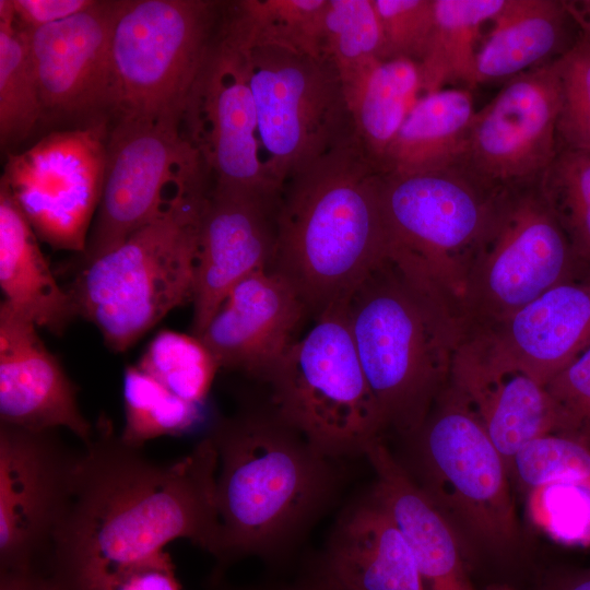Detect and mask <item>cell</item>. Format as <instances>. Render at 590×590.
I'll list each match as a JSON object with an SVG mask.
<instances>
[{"instance_id":"52a82bcc","label":"cell","mask_w":590,"mask_h":590,"mask_svg":"<svg viewBox=\"0 0 590 590\" xmlns=\"http://www.w3.org/2000/svg\"><path fill=\"white\" fill-rule=\"evenodd\" d=\"M272 413L321 455L365 456L386 430L346 319V303L316 318L264 379Z\"/></svg>"},{"instance_id":"603a6c76","label":"cell","mask_w":590,"mask_h":590,"mask_svg":"<svg viewBox=\"0 0 590 590\" xmlns=\"http://www.w3.org/2000/svg\"><path fill=\"white\" fill-rule=\"evenodd\" d=\"M365 457L375 472L371 491L409 542L427 590H474L465 546L445 514L414 482L382 438Z\"/></svg>"},{"instance_id":"ee69618b","label":"cell","mask_w":590,"mask_h":590,"mask_svg":"<svg viewBox=\"0 0 590 590\" xmlns=\"http://www.w3.org/2000/svg\"><path fill=\"white\" fill-rule=\"evenodd\" d=\"M543 590H590V568L555 574Z\"/></svg>"},{"instance_id":"7bdbcfd3","label":"cell","mask_w":590,"mask_h":590,"mask_svg":"<svg viewBox=\"0 0 590 590\" xmlns=\"http://www.w3.org/2000/svg\"><path fill=\"white\" fill-rule=\"evenodd\" d=\"M0 590H61L50 579L38 576L34 570H8L1 576Z\"/></svg>"},{"instance_id":"d590c367","label":"cell","mask_w":590,"mask_h":590,"mask_svg":"<svg viewBox=\"0 0 590 590\" xmlns=\"http://www.w3.org/2000/svg\"><path fill=\"white\" fill-rule=\"evenodd\" d=\"M508 472L524 493L548 484L587 482L590 447L559 434H545L512 457Z\"/></svg>"},{"instance_id":"484cf974","label":"cell","mask_w":590,"mask_h":590,"mask_svg":"<svg viewBox=\"0 0 590 590\" xmlns=\"http://www.w3.org/2000/svg\"><path fill=\"white\" fill-rule=\"evenodd\" d=\"M38 237L8 189L0 185V287L4 302L37 327L60 335L78 317L38 244Z\"/></svg>"},{"instance_id":"7402d4cb","label":"cell","mask_w":590,"mask_h":590,"mask_svg":"<svg viewBox=\"0 0 590 590\" xmlns=\"http://www.w3.org/2000/svg\"><path fill=\"white\" fill-rule=\"evenodd\" d=\"M319 578L335 590H427L409 542L371 489L339 517Z\"/></svg>"},{"instance_id":"5bb4252c","label":"cell","mask_w":590,"mask_h":590,"mask_svg":"<svg viewBox=\"0 0 590 590\" xmlns=\"http://www.w3.org/2000/svg\"><path fill=\"white\" fill-rule=\"evenodd\" d=\"M181 127L212 182L282 190L268 176L259 151L245 50L226 2L187 99Z\"/></svg>"},{"instance_id":"7a4b0ae2","label":"cell","mask_w":590,"mask_h":590,"mask_svg":"<svg viewBox=\"0 0 590 590\" xmlns=\"http://www.w3.org/2000/svg\"><path fill=\"white\" fill-rule=\"evenodd\" d=\"M380 178L354 135L283 184L269 270L316 318L346 303L389 257Z\"/></svg>"},{"instance_id":"d6986e66","label":"cell","mask_w":590,"mask_h":590,"mask_svg":"<svg viewBox=\"0 0 590 590\" xmlns=\"http://www.w3.org/2000/svg\"><path fill=\"white\" fill-rule=\"evenodd\" d=\"M120 2L95 1L63 21L25 31L44 117L111 110V34Z\"/></svg>"},{"instance_id":"6da1fadb","label":"cell","mask_w":590,"mask_h":590,"mask_svg":"<svg viewBox=\"0 0 590 590\" xmlns=\"http://www.w3.org/2000/svg\"><path fill=\"white\" fill-rule=\"evenodd\" d=\"M217 468L210 435L180 459L157 463L101 417L81 452L73 499L55 538L52 580L62 590H84L101 574L178 539L219 557Z\"/></svg>"},{"instance_id":"83f0119b","label":"cell","mask_w":590,"mask_h":590,"mask_svg":"<svg viewBox=\"0 0 590 590\" xmlns=\"http://www.w3.org/2000/svg\"><path fill=\"white\" fill-rule=\"evenodd\" d=\"M341 80L355 138L381 173L391 142L422 95L418 66L404 58L380 59Z\"/></svg>"},{"instance_id":"3957f363","label":"cell","mask_w":590,"mask_h":590,"mask_svg":"<svg viewBox=\"0 0 590 590\" xmlns=\"http://www.w3.org/2000/svg\"><path fill=\"white\" fill-rule=\"evenodd\" d=\"M210 436L219 455V557L276 554L311 522L337 488V461L272 412L225 418Z\"/></svg>"},{"instance_id":"bcb514c9","label":"cell","mask_w":590,"mask_h":590,"mask_svg":"<svg viewBox=\"0 0 590 590\" xmlns=\"http://www.w3.org/2000/svg\"><path fill=\"white\" fill-rule=\"evenodd\" d=\"M485 590H518V589L507 583H493V585L487 586Z\"/></svg>"},{"instance_id":"4fadbf2b","label":"cell","mask_w":590,"mask_h":590,"mask_svg":"<svg viewBox=\"0 0 590 590\" xmlns=\"http://www.w3.org/2000/svg\"><path fill=\"white\" fill-rule=\"evenodd\" d=\"M108 133L107 121L95 120L8 156L0 185L56 250L85 251L104 189Z\"/></svg>"},{"instance_id":"4dcf8cb0","label":"cell","mask_w":590,"mask_h":590,"mask_svg":"<svg viewBox=\"0 0 590 590\" xmlns=\"http://www.w3.org/2000/svg\"><path fill=\"white\" fill-rule=\"evenodd\" d=\"M122 397L125 424L119 436L132 447L187 434L200 418L199 404L174 394L137 365L125 370Z\"/></svg>"},{"instance_id":"cb8c5ba5","label":"cell","mask_w":590,"mask_h":590,"mask_svg":"<svg viewBox=\"0 0 590 590\" xmlns=\"http://www.w3.org/2000/svg\"><path fill=\"white\" fill-rule=\"evenodd\" d=\"M449 382L465 397L507 469L524 445L554 432L545 387L520 370L485 368L458 349Z\"/></svg>"},{"instance_id":"9a60e30c","label":"cell","mask_w":590,"mask_h":590,"mask_svg":"<svg viewBox=\"0 0 590 590\" xmlns=\"http://www.w3.org/2000/svg\"><path fill=\"white\" fill-rule=\"evenodd\" d=\"M57 430L0 424V560L3 571L33 570L50 557L71 506L81 452Z\"/></svg>"},{"instance_id":"277c9868","label":"cell","mask_w":590,"mask_h":590,"mask_svg":"<svg viewBox=\"0 0 590 590\" xmlns=\"http://www.w3.org/2000/svg\"><path fill=\"white\" fill-rule=\"evenodd\" d=\"M346 319L386 430L411 437L449 384L459 317L389 256L352 293Z\"/></svg>"},{"instance_id":"f35d334b","label":"cell","mask_w":590,"mask_h":590,"mask_svg":"<svg viewBox=\"0 0 590 590\" xmlns=\"http://www.w3.org/2000/svg\"><path fill=\"white\" fill-rule=\"evenodd\" d=\"M384 39L386 59H423L434 28V0H374Z\"/></svg>"},{"instance_id":"60d3db41","label":"cell","mask_w":590,"mask_h":590,"mask_svg":"<svg viewBox=\"0 0 590 590\" xmlns=\"http://www.w3.org/2000/svg\"><path fill=\"white\" fill-rule=\"evenodd\" d=\"M84 590H181V586L163 550L101 574Z\"/></svg>"},{"instance_id":"ffe728a7","label":"cell","mask_w":590,"mask_h":590,"mask_svg":"<svg viewBox=\"0 0 590 590\" xmlns=\"http://www.w3.org/2000/svg\"><path fill=\"white\" fill-rule=\"evenodd\" d=\"M37 326L0 304V424L33 432L67 428L84 445L94 426L82 414L75 385L47 349Z\"/></svg>"},{"instance_id":"4316f807","label":"cell","mask_w":590,"mask_h":590,"mask_svg":"<svg viewBox=\"0 0 590 590\" xmlns=\"http://www.w3.org/2000/svg\"><path fill=\"white\" fill-rule=\"evenodd\" d=\"M475 111L465 88L421 95L391 142L381 174L413 175L460 163Z\"/></svg>"},{"instance_id":"44dd1931","label":"cell","mask_w":590,"mask_h":590,"mask_svg":"<svg viewBox=\"0 0 590 590\" xmlns=\"http://www.w3.org/2000/svg\"><path fill=\"white\" fill-rule=\"evenodd\" d=\"M306 308L278 273L264 269L240 281L198 337L220 368L266 379L295 342Z\"/></svg>"},{"instance_id":"e0dca14e","label":"cell","mask_w":590,"mask_h":590,"mask_svg":"<svg viewBox=\"0 0 590 590\" xmlns=\"http://www.w3.org/2000/svg\"><path fill=\"white\" fill-rule=\"evenodd\" d=\"M280 193L214 182L206 189L198 219L193 335L240 281L270 268Z\"/></svg>"},{"instance_id":"d4e9b609","label":"cell","mask_w":590,"mask_h":590,"mask_svg":"<svg viewBox=\"0 0 590 590\" xmlns=\"http://www.w3.org/2000/svg\"><path fill=\"white\" fill-rule=\"evenodd\" d=\"M479 47L477 84L510 80L564 56L580 37L568 1L505 0Z\"/></svg>"},{"instance_id":"f546056e","label":"cell","mask_w":590,"mask_h":590,"mask_svg":"<svg viewBox=\"0 0 590 590\" xmlns=\"http://www.w3.org/2000/svg\"><path fill=\"white\" fill-rule=\"evenodd\" d=\"M44 118L27 33L15 23L11 0H0V140L25 139Z\"/></svg>"},{"instance_id":"5b68a950","label":"cell","mask_w":590,"mask_h":590,"mask_svg":"<svg viewBox=\"0 0 590 590\" xmlns=\"http://www.w3.org/2000/svg\"><path fill=\"white\" fill-rule=\"evenodd\" d=\"M208 187L179 189L156 219L76 273L68 291L78 317L94 324L110 350L127 351L168 312L192 303Z\"/></svg>"},{"instance_id":"e575fe53","label":"cell","mask_w":590,"mask_h":590,"mask_svg":"<svg viewBox=\"0 0 590 590\" xmlns=\"http://www.w3.org/2000/svg\"><path fill=\"white\" fill-rule=\"evenodd\" d=\"M540 186L575 253L590 269V152L558 150Z\"/></svg>"},{"instance_id":"74e56055","label":"cell","mask_w":590,"mask_h":590,"mask_svg":"<svg viewBox=\"0 0 590 590\" xmlns=\"http://www.w3.org/2000/svg\"><path fill=\"white\" fill-rule=\"evenodd\" d=\"M531 521L555 540H590V481L555 483L527 493Z\"/></svg>"},{"instance_id":"1f68e13d","label":"cell","mask_w":590,"mask_h":590,"mask_svg":"<svg viewBox=\"0 0 590 590\" xmlns=\"http://www.w3.org/2000/svg\"><path fill=\"white\" fill-rule=\"evenodd\" d=\"M328 0H241L231 2L247 39L320 56V33Z\"/></svg>"},{"instance_id":"9c48e42d","label":"cell","mask_w":590,"mask_h":590,"mask_svg":"<svg viewBox=\"0 0 590 590\" xmlns=\"http://www.w3.org/2000/svg\"><path fill=\"white\" fill-rule=\"evenodd\" d=\"M589 271L548 205L540 178L504 188L473 255L460 311L463 335L500 322Z\"/></svg>"},{"instance_id":"ac0fdd59","label":"cell","mask_w":590,"mask_h":590,"mask_svg":"<svg viewBox=\"0 0 590 590\" xmlns=\"http://www.w3.org/2000/svg\"><path fill=\"white\" fill-rule=\"evenodd\" d=\"M590 345V271L565 281L459 349L493 370H520L542 386Z\"/></svg>"},{"instance_id":"7c38bea8","label":"cell","mask_w":590,"mask_h":590,"mask_svg":"<svg viewBox=\"0 0 590 590\" xmlns=\"http://www.w3.org/2000/svg\"><path fill=\"white\" fill-rule=\"evenodd\" d=\"M182 117L120 118L109 130L103 194L82 264L120 245L156 219L169 186L208 182L202 161L185 137Z\"/></svg>"},{"instance_id":"2e32d148","label":"cell","mask_w":590,"mask_h":590,"mask_svg":"<svg viewBox=\"0 0 590 590\" xmlns=\"http://www.w3.org/2000/svg\"><path fill=\"white\" fill-rule=\"evenodd\" d=\"M557 60L521 73L475 111L461 164L497 189L534 181L558 152Z\"/></svg>"},{"instance_id":"b9f144b4","label":"cell","mask_w":590,"mask_h":590,"mask_svg":"<svg viewBox=\"0 0 590 590\" xmlns=\"http://www.w3.org/2000/svg\"><path fill=\"white\" fill-rule=\"evenodd\" d=\"M15 23L23 31H34L88 9L95 0H11Z\"/></svg>"},{"instance_id":"ba28073f","label":"cell","mask_w":590,"mask_h":590,"mask_svg":"<svg viewBox=\"0 0 590 590\" xmlns=\"http://www.w3.org/2000/svg\"><path fill=\"white\" fill-rule=\"evenodd\" d=\"M503 189L486 185L461 163L413 175L381 174L389 256L460 321L473 255Z\"/></svg>"},{"instance_id":"8fae6325","label":"cell","mask_w":590,"mask_h":590,"mask_svg":"<svg viewBox=\"0 0 590 590\" xmlns=\"http://www.w3.org/2000/svg\"><path fill=\"white\" fill-rule=\"evenodd\" d=\"M241 39L260 145L270 179L283 187L295 172L354 137L342 80L327 59Z\"/></svg>"},{"instance_id":"f6af8a7d","label":"cell","mask_w":590,"mask_h":590,"mask_svg":"<svg viewBox=\"0 0 590 590\" xmlns=\"http://www.w3.org/2000/svg\"><path fill=\"white\" fill-rule=\"evenodd\" d=\"M297 590H335L332 587H330L328 583H326L323 580L318 578L315 582H311L309 585H305Z\"/></svg>"},{"instance_id":"f1b7e54d","label":"cell","mask_w":590,"mask_h":590,"mask_svg":"<svg viewBox=\"0 0 590 590\" xmlns=\"http://www.w3.org/2000/svg\"><path fill=\"white\" fill-rule=\"evenodd\" d=\"M505 0H434V28L417 64L422 95L452 87L472 91L477 84L476 59L482 26Z\"/></svg>"},{"instance_id":"30bf717a","label":"cell","mask_w":590,"mask_h":590,"mask_svg":"<svg viewBox=\"0 0 590 590\" xmlns=\"http://www.w3.org/2000/svg\"><path fill=\"white\" fill-rule=\"evenodd\" d=\"M225 2L122 0L111 34L116 119L182 117Z\"/></svg>"},{"instance_id":"d6a6232c","label":"cell","mask_w":590,"mask_h":590,"mask_svg":"<svg viewBox=\"0 0 590 590\" xmlns=\"http://www.w3.org/2000/svg\"><path fill=\"white\" fill-rule=\"evenodd\" d=\"M320 56L341 79L386 59L382 28L374 0H328L321 24Z\"/></svg>"},{"instance_id":"8d00e7d4","label":"cell","mask_w":590,"mask_h":590,"mask_svg":"<svg viewBox=\"0 0 590 590\" xmlns=\"http://www.w3.org/2000/svg\"><path fill=\"white\" fill-rule=\"evenodd\" d=\"M560 108L558 150L590 152V36L581 33L576 44L557 59Z\"/></svg>"},{"instance_id":"8992f818","label":"cell","mask_w":590,"mask_h":590,"mask_svg":"<svg viewBox=\"0 0 590 590\" xmlns=\"http://www.w3.org/2000/svg\"><path fill=\"white\" fill-rule=\"evenodd\" d=\"M400 462L449 519L464 546L514 552L519 522L505 460L465 397L450 382L411 437Z\"/></svg>"},{"instance_id":"ab89813d","label":"cell","mask_w":590,"mask_h":590,"mask_svg":"<svg viewBox=\"0 0 590 590\" xmlns=\"http://www.w3.org/2000/svg\"><path fill=\"white\" fill-rule=\"evenodd\" d=\"M555 434L590 447V345L545 386Z\"/></svg>"},{"instance_id":"836d02e7","label":"cell","mask_w":590,"mask_h":590,"mask_svg":"<svg viewBox=\"0 0 590 590\" xmlns=\"http://www.w3.org/2000/svg\"><path fill=\"white\" fill-rule=\"evenodd\" d=\"M165 388L191 403L206 398L220 366L211 351L196 335L160 331L137 364Z\"/></svg>"}]
</instances>
